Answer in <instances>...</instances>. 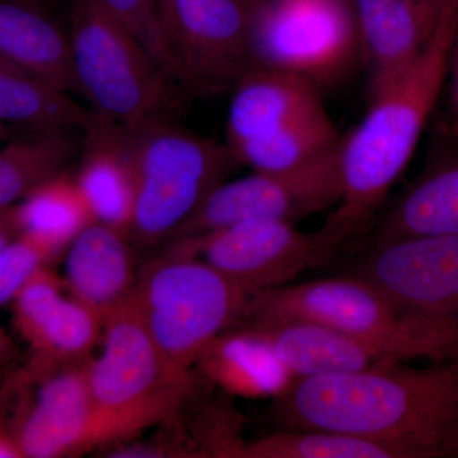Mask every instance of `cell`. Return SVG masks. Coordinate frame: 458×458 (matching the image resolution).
Returning a JSON list of instances; mask_svg holds the SVG:
<instances>
[{"label":"cell","instance_id":"obj_10","mask_svg":"<svg viewBox=\"0 0 458 458\" xmlns=\"http://www.w3.org/2000/svg\"><path fill=\"white\" fill-rule=\"evenodd\" d=\"M343 245L324 225L303 232L294 223L255 219L174 240L171 249L204 261L252 295L292 284L304 271L333 260Z\"/></svg>","mask_w":458,"mask_h":458},{"label":"cell","instance_id":"obj_29","mask_svg":"<svg viewBox=\"0 0 458 458\" xmlns=\"http://www.w3.org/2000/svg\"><path fill=\"white\" fill-rule=\"evenodd\" d=\"M55 261L53 254L31 237L20 233L0 251V307L13 302L36 271Z\"/></svg>","mask_w":458,"mask_h":458},{"label":"cell","instance_id":"obj_15","mask_svg":"<svg viewBox=\"0 0 458 458\" xmlns=\"http://www.w3.org/2000/svg\"><path fill=\"white\" fill-rule=\"evenodd\" d=\"M81 131L83 137L75 182L96 222L131 236L137 198L131 131L95 113Z\"/></svg>","mask_w":458,"mask_h":458},{"label":"cell","instance_id":"obj_7","mask_svg":"<svg viewBox=\"0 0 458 458\" xmlns=\"http://www.w3.org/2000/svg\"><path fill=\"white\" fill-rule=\"evenodd\" d=\"M250 297L204 261L174 249L140 270L131 294L159 351L185 372L208 344L242 319Z\"/></svg>","mask_w":458,"mask_h":458},{"label":"cell","instance_id":"obj_14","mask_svg":"<svg viewBox=\"0 0 458 458\" xmlns=\"http://www.w3.org/2000/svg\"><path fill=\"white\" fill-rule=\"evenodd\" d=\"M30 375L40 381V388L12 430L22 456L69 457L98 448V408L86 361Z\"/></svg>","mask_w":458,"mask_h":458},{"label":"cell","instance_id":"obj_4","mask_svg":"<svg viewBox=\"0 0 458 458\" xmlns=\"http://www.w3.org/2000/svg\"><path fill=\"white\" fill-rule=\"evenodd\" d=\"M101 342V354L86 360L99 448L176 418L194 377L165 360L131 297L105 318Z\"/></svg>","mask_w":458,"mask_h":458},{"label":"cell","instance_id":"obj_21","mask_svg":"<svg viewBox=\"0 0 458 458\" xmlns=\"http://www.w3.org/2000/svg\"><path fill=\"white\" fill-rule=\"evenodd\" d=\"M250 327L265 334L295 379L397 364L363 340L318 322L292 319Z\"/></svg>","mask_w":458,"mask_h":458},{"label":"cell","instance_id":"obj_38","mask_svg":"<svg viewBox=\"0 0 458 458\" xmlns=\"http://www.w3.org/2000/svg\"><path fill=\"white\" fill-rule=\"evenodd\" d=\"M0 137H2V123H0Z\"/></svg>","mask_w":458,"mask_h":458},{"label":"cell","instance_id":"obj_5","mask_svg":"<svg viewBox=\"0 0 458 458\" xmlns=\"http://www.w3.org/2000/svg\"><path fill=\"white\" fill-rule=\"evenodd\" d=\"M342 140L318 87L264 68H251L233 87L225 146L240 165L258 172L294 170Z\"/></svg>","mask_w":458,"mask_h":458},{"label":"cell","instance_id":"obj_36","mask_svg":"<svg viewBox=\"0 0 458 458\" xmlns=\"http://www.w3.org/2000/svg\"><path fill=\"white\" fill-rule=\"evenodd\" d=\"M447 457H457L458 458V434L456 438L454 439L450 448H448Z\"/></svg>","mask_w":458,"mask_h":458},{"label":"cell","instance_id":"obj_31","mask_svg":"<svg viewBox=\"0 0 458 458\" xmlns=\"http://www.w3.org/2000/svg\"><path fill=\"white\" fill-rule=\"evenodd\" d=\"M16 205L0 210V251L21 233Z\"/></svg>","mask_w":458,"mask_h":458},{"label":"cell","instance_id":"obj_3","mask_svg":"<svg viewBox=\"0 0 458 458\" xmlns=\"http://www.w3.org/2000/svg\"><path fill=\"white\" fill-rule=\"evenodd\" d=\"M245 327L318 322L369 344L394 363L458 360V321L403 309L357 276L288 284L250 297Z\"/></svg>","mask_w":458,"mask_h":458},{"label":"cell","instance_id":"obj_35","mask_svg":"<svg viewBox=\"0 0 458 458\" xmlns=\"http://www.w3.org/2000/svg\"><path fill=\"white\" fill-rule=\"evenodd\" d=\"M412 2L418 3V4L442 9L445 5L451 4V3L458 2V0H412Z\"/></svg>","mask_w":458,"mask_h":458},{"label":"cell","instance_id":"obj_19","mask_svg":"<svg viewBox=\"0 0 458 458\" xmlns=\"http://www.w3.org/2000/svg\"><path fill=\"white\" fill-rule=\"evenodd\" d=\"M195 367L225 393L243 399H278L295 381L270 340L250 327L216 336Z\"/></svg>","mask_w":458,"mask_h":458},{"label":"cell","instance_id":"obj_23","mask_svg":"<svg viewBox=\"0 0 458 458\" xmlns=\"http://www.w3.org/2000/svg\"><path fill=\"white\" fill-rule=\"evenodd\" d=\"M16 209L21 233L47 247L55 260L96 222L74 174L66 170L36 186Z\"/></svg>","mask_w":458,"mask_h":458},{"label":"cell","instance_id":"obj_6","mask_svg":"<svg viewBox=\"0 0 458 458\" xmlns=\"http://www.w3.org/2000/svg\"><path fill=\"white\" fill-rule=\"evenodd\" d=\"M131 131L137 167L131 238L155 246L171 240L240 165L225 144L183 128L167 114Z\"/></svg>","mask_w":458,"mask_h":458},{"label":"cell","instance_id":"obj_28","mask_svg":"<svg viewBox=\"0 0 458 458\" xmlns=\"http://www.w3.org/2000/svg\"><path fill=\"white\" fill-rule=\"evenodd\" d=\"M66 293L64 280L49 267H41L33 274L11 303L14 327L25 342L51 307Z\"/></svg>","mask_w":458,"mask_h":458},{"label":"cell","instance_id":"obj_13","mask_svg":"<svg viewBox=\"0 0 458 458\" xmlns=\"http://www.w3.org/2000/svg\"><path fill=\"white\" fill-rule=\"evenodd\" d=\"M352 276L410 312L458 321V233L372 245Z\"/></svg>","mask_w":458,"mask_h":458},{"label":"cell","instance_id":"obj_32","mask_svg":"<svg viewBox=\"0 0 458 458\" xmlns=\"http://www.w3.org/2000/svg\"><path fill=\"white\" fill-rule=\"evenodd\" d=\"M22 452L11 430L0 428V458H22Z\"/></svg>","mask_w":458,"mask_h":458},{"label":"cell","instance_id":"obj_18","mask_svg":"<svg viewBox=\"0 0 458 458\" xmlns=\"http://www.w3.org/2000/svg\"><path fill=\"white\" fill-rule=\"evenodd\" d=\"M454 233H458V141L436 137L426 167L382 216L370 242Z\"/></svg>","mask_w":458,"mask_h":458},{"label":"cell","instance_id":"obj_9","mask_svg":"<svg viewBox=\"0 0 458 458\" xmlns=\"http://www.w3.org/2000/svg\"><path fill=\"white\" fill-rule=\"evenodd\" d=\"M252 68L336 82L360 57L352 0H262L251 33Z\"/></svg>","mask_w":458,"mask_h":458},{"label":"cell","instance_id":"obj_1","mask_svg":"<svg viewBox=\"0 0 458 458\" xmlns=\"http://www.w3.org/2000/svg\"><path fill=\"white\" fill-rule=\"evenodd\" d=\"M274 403L285 429L381 441L408 458L447 457L458 434V360L295 379Z\"/></svg>","mask_w":458,"mask_h":458},{"label":"cell","instance_id":"obj_24","mask_svg":"<svg viewBox=\"0 0 458 458\" xmlns=\"http://www.w3.org/2000/svg\"><path fill=\"white\" fill-rule=\"evenodd\" d=\"M104 319L72 295H63L30 339L31 369L47 370L89 360L101 340Z\"/></svg>","mask_w":458,"mask_h":458},{"label":"cell","instance_id":"obj_39","mask_svg":"<svg viewBox=\"0 0 458 458\" xmlns=\"http://www.w3.org/2000/svg\"><path fill=\"white\" fill-rule=\"evenodd\" d=\"M254 2L258 3V4H260V3L262 2V0H254Z\"/></svg>","mask_w":458,"mask_h":458},{"label":"cell","instance_id":"obj_12","mask_svg":"<svg viewBox=\"0 0 458 458\" xmlns=\"http://www.w3.org/2000/svg\"><path fill=\"white\" fill-rule=\"evenodd\" d=\"M172 47L181 89L192 95L233 89L252 68L254 0H172Z\"/></svg>","mask_w":458,"mask_h":458},{"label":"cell","instance_id":"obj_20","mask_svg":"<svg viewBox=\"0 0 458 458\" xmlns=\"http://www.w3.org/2000/svg\"><path fill=\"white\" fill-rule=\"evenodd\" d=\"M0 56L81 98L68 31L33 0H0Z\"/></svg>","mask_w":458,"mask_h":458},{"label":"cell","instance_id":"obj_22","mask_svg":"<svg viewBox=\"0 0 458 458\" xmlns=\"http://www.w3.org/2000/svg\"><path fill=\"white\" fill-rule=\"evenodd\" d=\"M93 111L74 96L51 86L22 66L0 56V123L33 134L82 129Z\"/></svg>","mask_w":458,"mask_h":458},{"label":"cell","instance_id":"obj_27","mask_svg":"<svg viewBox=\"0 0 458 458\" xmlns=\"http://www.w3.org/2000/svg\"><path fill=\"white\" fill-rule=\"evenodd\" d=\"M101 3L134 36L174 86L181 89L179 66L157 0H101Z\"/></svg>","mask_w":458,"mask_h":458},{"label":"cell","instance_id":"obj_33","mask_svg":"<svg viewBox=\"0 0 458 458\" xmlns=\"http://www.w3.org/2000/svg\"><path fill=\"white\" fill-rule=\"evenodd\" d=\"M157 3H158L159 13H161L165 31H167L172 45V29H174V7H172V0H157ZM172 49H174V47H172Z\"/></svg>","mask_w":458,"mask_h":458},{"label":"cell","instance_id":"obj_34","mask_svg":"<svg viewBox=\"0 0 458 458\" xmlns=\"http://www.w3.org/2000/svg\"><path fill=\"white\" fill-rule=\"evenodd\" d=\"M14 345L11 337L7 335L4 330L0 327V363L9 360L13 354Z\"/></svg>","mask_w":458,"mask_h":458},{"label":"cell","instance_id":"obj_30","mask_svg":"<svg viewBox=\"0 0 458 458\" xmlns=\"http://www.w3.org/2000/svg\"><path fill=\"white\" fill-rule=\"evenodd\" d=\"M442 93H445V107L436 137L458 141V25L448 53L447 74Z\"/></svg>","mask_w":458,"mask_h":458},{"label":"cell","instance_id":"obj_2","mask_svg":"<svg viewBox=\"0 0 458 458\" xmlns=\"http://www.w3.org/2000/svg\"><path fill=\"white\" fill-rule=\"evenodd\" d=\"M458 2L443 8L427 47L401 77L370 96L366 116L340 141L343 194L324 227L344 243L367 227L414 156L442 98Z\"/></svg>","mask_w":458,"mask_h":458},{"label":"cell","instance_id":"obj_16","mask_svg":"<svg viewBox=\"0 0 458 458\" xmlns=\"http://www.w3.org/2000/svg\"><path fill=\"white\" fill-rule=\"evenodd\" d=\"M360 57L376 95L414 64L432 38L443 11L412 0H352Z\"/></svg>","mask_w":458,"mask_h":458},{"label":"cell","instance_id":"obj_8","mask_svg":"<svg viewBox=\"0 0 458 458\" xmlns=\"http://www.w3.org/2000/svg\"><path fill=\"white\" fill-rule=\"evenodd\" d=\"M69 41L81 98L135 131L165 114L176 87L101 0H71Z\"/></svg>","mask_w":458,"mask_h":458},{"label":"cell","instance_id":"obj_17","mask_svg":"<svg viewBox=\"0 0 458 458\" xmlns=\"http://www.w3.org/2000/svg\"><path fill=\"white\" fill-rule=\"evenodd\" d=\"M131 242L119 229L93 222L66 249V292L104 321L131 297L137 284L140 271Z\"/></svg>","mask_w":458,"mask_h":458},{"label":"cell","instance_id":"obj_25","mask_svg":"<svg viewBox=\"0 0 458 458\" xmlns=\"http://www.w3.org/2000/svg\"><path fill=\"white\" fill-rule=\"evenodd\" d=\"M72 131L38 132L0 149V210L20 203L36 186L65 171L78 148Z\"/></svg>","mask_w":458,"mask_h":458},{"label":"cell","instance_id":"obj_11","mask_svg":"<svg viewBox=\"0 0 458 458\" xmlns=\"http://www.w3.org/2000/svg\"><path fill=\"white\" fill-rule=\"evenodd\" d=\"M340 141L315 161L294 170L254 171L242 179L225 180L204 199L171 241L201 236L255 219L295 225L335 208L343 194Z\"/></svg>","mask_w":458,"mask_h":458},{"label":"cell","instance_id":"obj_26","mask_svg":"<svg viewBox=\"0 0 458 458\" xmlns=\"http://www.w3.org/2000/svg\"><path fill=\"white\" fill-rule=\"evenodd\" d=\"M233 457L408 458L400 448L381 441L324 430L292 429L247 445L241 443Z\"/></svg>","mask_w":458,"mask_h":458},{"label":"cell","instance_id":"obj_37","mask_svg":"<svg viewBox=\"0 0 458 458\" xmlns=\"http://www.w3.org/2000/svg\"><path fill=\"white\" fill-rule=\"evenodd\" d=\"M33 2L42 3V4H47V0H33Z\"/></svg>","mask_w":458,"mask_h":458}]
</instances>
